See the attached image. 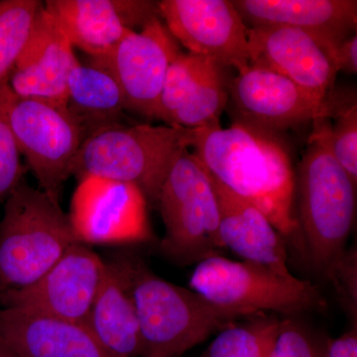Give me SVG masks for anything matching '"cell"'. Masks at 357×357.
Returning <instances> with one entry per match:
<instances>
[{"label":"cell","instance_id":"cell-10","mask_svg":"<svg viewBox=\"0 0 357 357\" xmlns=\"http://www.w3.org/2000/svg\"><path fill=\"white\" fill-rule=\"evenodd\" d=\"M147 206L137 185L84 177L73 195L68 218L75 241L84 245L142 243L152 237Z\"/></svg>","mask_w":357,"mask_h":357},{"label":"cell","instance_id":"cell-15","mask_svg":"<svg viewBox=\"0 0 357 357\" xmlns=\"http://www.w3.org/2000/svg\"><path fill=\"white\" fill-rule=\"evenodd\" d=\"M44 6L73 47L91 58L107 55L136 27L160 17L158 2L149 0H48Z\"/></svg>","mask_w":357,"mask_h":357},{"label":"cell","instance_id":"cell-12","mask_svg":"<svg viewBox=\"0 0 357 357\" xmlns=\"http://www.w3.org/2000/svg\"><path fill=\"white\" fill-rule=\"evenodd\" d=\"M159 15L188 53L243 72L249 66L248 26L232 0H162Z\"/></svg>","mask_w":357,"mask_h":357},{"label":"cell","instance_id":"cell-24","mask_svg":"<svg viewBox=\"0 0 357 357\" xmlns=\"http://www.w3.org/2000/svg\"><path fill=\"white\" fill-rule=\"evenodd\" d=\"M42 6L39 0L0 1V86L9 84Z\"/></svg>","mask_w":357,"mask_h":357},{"label":"cell","instance_id":"cell-20","mask_svg":"<svg viewBox=\"0 0 357 357\" xmlns=\"http://www.w3.org/2000/svg\"><path fill=\"white\" fill-rule=\"evenodd\" d=\"M220 208V236L225 248L243 261L270 268L285 276L289 270L286 241L255 206L239 198L211 177Z\"/></svg>","mask_w":357,"mask_h":357},{"label":"cell","instance_id":"cell-30","mask_svg":"<svg viewBox=\"0 0 357 357\" xmlns=\"http://www.w3.org/2000/svg\"><path fill=\"white\" fill-rule=\"evenodd\" d=\"M326 357H357V328L337 338H328Z\"/></svg>","mask_w":357,"mask_h":357},{"label":"cell","instance_id":"cell-2","mask_svg":"<svg viewBox=\"0 0 357 357\" xmlns=\"http://www.w3.org/2000/svg\"><path fill=\"white\" fill-rule=\"evenodd\" d=\"M126 256L139 323L141 357H180L213 333L250 317L161 278L137 256Z\"/></svg>","mask_w":357,"mask_h":357},{"label":"cell","instance_id":"cell-17","mask_svg":"<svg viewBox=\"0 0 357 357\" xmlns=\"http://www.w3.org/2000/svg\"><path fill=\"white\" fill-rule=\"evenodd\" d=\"M0 344L20 357H109L86 325L24 307L0 309Z\"/></svg>","mask_w":357,"mask_h":357},{"label":"cell","instance_id":"cell-31","mask_svg":"<svg viewBox=\"0 0 357 357\" xmlns=\"http://www.w3.org/2000/svg\"><path fill=\"white\" fill-rule=\"evenodd\" d=\"M335 61L338 72L356 75L357 73V35H351L335 49Z\"/></svg>","mask_w":357,"mask_h":357},{"label":"cell","instance_id":"cell-14","mask_svg":"<svg viewBox=\"0 0 357 357\" xmlns=\"http://www.w3.org/2000/svg\"><path fill=\"white\" fill-rule=\"evenodd\" d=\"M107 261L88 245L75 243L42 278L1 307H24L86 325L102 286Z\"/></svg>","mask_w":357,"mask_h":357},{"label":"cell","instance_id":"cell-23","mask_svg":"<svg viewBox=\"0 0 357 357\" xmlns=\"http://www.w3.org/2000/svg\"><path fill=\"white\" fill-rule=\"evenodd\" d=\"M245 319L218 332L202 357H269L282 319L261 312Z\"/></svg>","mask_w":357,"mask_h":357},{"label":"cell","instance_id":"cell-22","mask_svg":"<svg viewBox=\"0 0 357 357\" xmlns=\"http://www.w3.org/2000/svg\"><path fill=\"white\" fill-rule=\"evenodd\" d=\"M227 68L213 62L187 100L171 116L167 126L187 129L215 128L229 105L231 79Z\"/></svg>","mask_w":357,"mask_h":357},{"label":"cell","instance_id":"cell-19","mask_svg":"<svg viewBox=\"0 0 357 357\" xmlns=\"http://www.w3.org/2000/svg\"><path fill=\"white\" fill-rule=\"evenodd\" d=\"M86 326L107 356H142L139 323L126 255L107 261L105 278Z\"/></svg>","mask_w":357,"mask_h":357},{"label":"cell","instance_id":"cell-25","mask_svg":"<svg viewBox=\"0 0 357 357\" xmlns=\"http://www.w3.org/2000/svg\"><path fill=\"white\" fill-rule=\"evenodd\" d=\"M213 62L211 59L188 52L178 54L167 70L160 96V121L168 124L171 116L182 107Z\"/></svg>","mask_w":357,"mask_h":357},{"label":"cell","instance_id":"cell-9","mask_svg":"<svg viewBox=\"0 0 357 357\" xmlns=\"http://www.w3.org/2000/svg\"><path fill=\"white\" fill-rule=\"evenodd\" d=\"M344 96L345 91H332L321 100L273 70L249 65L231 79L229 102L234 122L277 136L309 122L333 119Z\"/></svg>","mask_w":357,"mask_h":357},{"label":"cell","instance_id":"cell-27","mask_svg":"<svg viewBox=\"0 0 357 357\" xmlns=\"http://www.w3.org/2000/svg\"><path fill=\"white\" fill-rule=\"evenodd\" d=\"M9 84L0 86V203H6L16 189L23 183L21 152L9 121Z\"/></svg>","mask_w":357,"mask_h":357},{"label":"cell","instance_id":"cell-16","mask_svg":"<svg viewBox=\"0 0 357 357\" xmlns=\"http://www.w3.org/2000/svg\"><path fill=\"white\" fill-rule=\"evenodd\" d=\"M79 63L74 47L43 3L9 86L16 95L67 107L68 81Z\"/></svg>","mask_w":357,"mask_h":357},{"label":"cell","instance_id":"cell-26","mask_svg":"<svg viewBox=\"0 0 357 357\" xmlns=\"http://www.w3.org/2000/svg\"><path fill=\"white\" fill-rule=\"evenodd\" d=\"M331 119L312 122L321 129L328 148L340 165L357 184V105L356 93H347Z\"/></svg>","mask_w":357,"mask_h":357},{"label":"cell","instance_id":"cell-6","mask_svg":"<svg viewBox=\"0 0 357 357\" xmlns=\"http://www.w3.org/2000/svg\"><path fill=\"white\" fill-rule=\"evenodd\" d=\"M160 213L165 227L161 250L180 265L194 264L225 248L220 236V208L213 182L194 152L176 160L160 191Z\"/></svg>","mask_w":357,"mask_h":357},{"label":"cell","instance_id":"cell-29","mask_svg":"<svg viewBox=\"0 0 357 357\" xmlns=\"http://www.w3.org/2000/svg\"><path fill=\"white\" fill-rule=\"evenodd\" d=\"M335 289L342 306L356 323L357 252L356 248L347 249L326 277Z\"/></svg>","mask_w":357,"mask_h":357},{"label":"cell","instance_id":"cell-13","mask_svg":"<svg viewBox=\"0 0 357 357\" xmlns=\"http://www.w3.org/2000/svg\"><path fill=\"white\" fill-rule=\"evenodd\" d=\"M248 36L249 65L273 70L321 100L333 91L337 47L288 26L248 28Z\"/></svg>","mask_w":357,"mask_h":357},{"label":"cell","instance_id":"cell-1","mask_svg":"<svg viewBox=\"0 0 357 357\" xmlns=\"http://www.w3.org/2000/svg\"><path fill=\"white\" fill-rule=\"evenodd\" d=\"M191 147L211 177L261 211L304 255L294 211L295 174L278 136L234 122L229 128L194 129Z\"/></svg>","mask_w":357,"mask_h":357},{"label":"cell","instance_id":"cell-28","mask_svg":"<svg viewBox=\"0 0 357 357\" xmlns=\"http://www.w3.org/2000/svg\"><path fill=\"white\" fill-rule=\"evenodd\" d=\"M326 342L296 317H285L269 357H326Z\"/></svg>","mask_w":357,"mask_h":357},{"label":"cell","instance_id":"cell-7","mask_svg":"<svg viewBox=\"0 0 357 357\" xmlns=\"http://www.w3.org/2000/svg\"><path fill=\"white\" fill-rule=\"evenodd\" d=\"M190 289L218 306L249 316L274 312L296 317L302 312H323L328 307L326 298L311 282L222 255L211 256L197 264Z\"/></svg>","mask_w":357,"mask_h":357},{"label":"cell","instance_id":"cell-18","mask_svg":"<svg viewBox=\"0 0 357 357\" xmlns=\"http://www.w3.org/2000/svg\"><path fill=\"white\" fill-rule=\"evenodd\" d=\"M232 3L248 28H298L335 47L356 33V0H232Z\"/></svg>","mask_w":357,"mask_h":357},{"label":"cell","instance_id":"cell-32","mask_svg":"<svg viewBox=\"0 0 357 357\" xmlns=\"http://www.w3.org/2000/svg\"><path fill=\"white\" fill-rule=\"evenodd\" d=\"M0 357H20L13 354V351L7 349L3 345L0 344Z\"/></svg>","mask_w":357,"mask_h":357},{"label":"cell","instance_id":"cell-11","mask_svg":"<svg viewBox=\"0 0 357 357\" xmlns=\"http://www.w3.org/2000/svg\"><path fill=\"white\" fill-rule=\"evenodd\" d=\"M160 17L131 31L102 57L89 63L107 70L121 86L126 109L158 119L160 96L169 66L182 53Z\"/></svg>","mask_w":357,"mask_h":357},{"label":"cell","instance_id":"cell-8","mask_svg":"<svg viewBox=\"0 0 357 357\" xmlns=\"http://www.w3.org/2000/svg\"><path fill=\"white\" fill-rule=\"evenodd\" d=\"M7 110L21 155L39 189L59 203L84 139L83 129L67 107L16 95L11 88Z\"/></svg>","mask_w":357,"mask_h":357},{"label":"cell","instance_id":"cell-4","mask_svg":"<svg viewBox=\"0 0 357 357\" xmlns=\"http://www.w3.org/2000/svg\"><path fill=\"white\" fill-rule=\"evenodd\" d=\"M194 129L175 126L114 124L84 138L73 165L79 181L98 177L137 185L157 203L180 154L192 146Z\"/></svg>","mask_w":357,"mask_h":357},{"label":"cell","instance_id":"cell-5","mask_svg":"<svg viewBox=\"0 0 357 357\" xmlns=\"http://www.w3.org/2000/svg\"><path fill=\"white\" fill-rule=\"evenodd\" d=\"M75 243L60 204L23 182L0 220V306L34 285Z\"/></svg>","mask_w":357,"mask_h":357},{"label":"cell","instance_id":"cell-3","mask_svg":"<svg viewBox=\"0 0 357 357\" xmlns=\"http://www.w3.org/2000/svg\"><path fill=\"white\" fill-rule=\"evenodd\" d=\"M356 187L314 123L296 181L298 225L304 255L326 278L347 249L356 220Z\"/></svg>","mask_w":357,"mask_h":357},{"label":"cell","instance_id":"cell-21","mask_svg":"<svg viewBox=\"0 0 357 357\" xmlns=\"http://www.w3.org/2000/svg\"><path fill=\"white\" fill-rule=\"evenodd\" d=\"M67 109L83 129L84 138L98 129L122 123L128 110L116 79L91 63H79L70 72Z\"/></svg>","mask_w":357,"mask_h":357}]
</instances>
